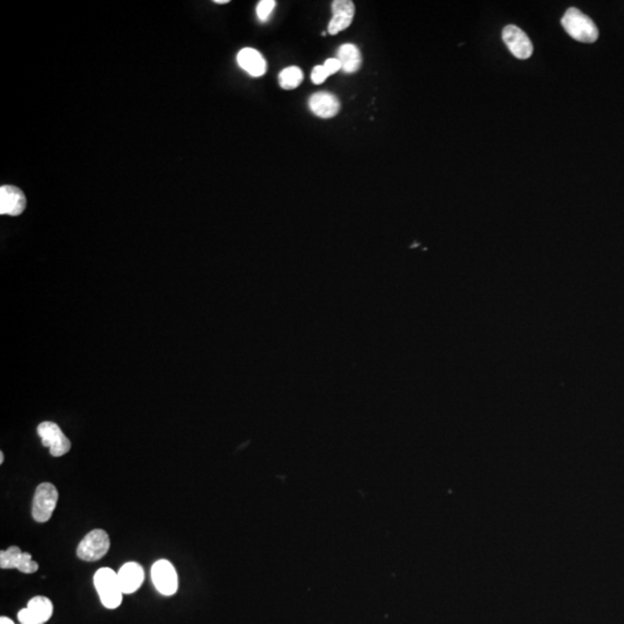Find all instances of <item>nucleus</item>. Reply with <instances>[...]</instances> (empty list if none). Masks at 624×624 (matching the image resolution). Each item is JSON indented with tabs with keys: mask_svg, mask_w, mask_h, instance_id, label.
I'll list each match as a JSON object with an SVG mask.
<instances>
[{
	"mask_svg": "<svg viewBox=\"0 0 624 624\" xmlns=\"http://www.w3.org/2000/svg\"><path fill=\"white\" fill-rule=\"evenodd\" d=\"M338 59L341 64V70L348 74L359 71L362 65L360 50L354 44H343L338 50Z\"/></svg>",
	"mask_w": 624,
	"mask_h": 624,
	"instance_id": "13",
	"label": "nucleus"
},
{
	"mask_svg": "<svg viewBox=\"0 0 624 624\" xmlns=\"http://www.w3.org/2000/svg\"><path fill=\"white\" fill-rule=\"evenodd\" d=\"M328 77L330 75L328 74V72H326L323 65L314 66L312 73H311V80H312L314 85H321Z\"/></svg>",
	"mask_w": 624,
	"mask_h": 624,
	"instance_id": "19",
	"label": "nucleus"
},
{
	"mask_svg": "<svg viewBox=\"0 0 624 624\" xmlns=\"http://www.w3.org/2000/svg\"><path fill=\"white\" fill-rule=\"evenodd\" d=\"M110 548V539L107 532L103 530H93L85 535L81 543H79L77 555L85 562H95L105 556Z\"/></svg>",
	"mask_w": 624,
	"mask_h": 624,
	"instance_id": "4",
	"label": "nucleus"
},
{
	"mask_svg": "<svg viewBox=\"0 0 624 624\" xmlns=\"http://www.w3.org/2000/svg\"><path fill=\"white\" fill-rule=\"evenodd\" d=\"M58 490L50 482H43L36 488L32 501V518L37 523L50 521L58 502Z\"/></svg>",
	"mask_w": 624,
	"mask_h": 624,
	"instance_id": "3",
	"label": "nucleus"
},
{
	"mask_svg": "<svg viewBox=\"0 0 624 624\" xmlns=\"http://www.w3.org/2000/svg\"><path fill=\"white\" fill-rule=\"evenodd\" d=\"M94 584L101 603L105 608L116 610L121 606L124 593L121 591L117 572L110 567H101L94 576Z\"/></svg>",
	"mask_w": 624,
	"mask_h": 624,
	"instance_id": "2",
	"label": "nucleus"
},
{
	"mask_svg": "<svg viewBox=\"0 0 624 624\" xmlns=\"http://www.w3.org/2000/svg\"><path fill=\"white\" fill-rule=\"evenodd\" d=\"M502 39L507 44L511 54L521 61L528 59L533 54V44L531 39L519 27L507 25L502 32Z\"/></svg>",
	"mask_w": 624,
	"mask_h": 624,
	"instance_id": "7",
	"label": "nucleus"
},
{
	"mask_svg": "<svg viewBox=\"0 0 624 624\" xmlns=\"http://www.w3.org/2000/svg\"><path fill=\"white\" fill-rule=\"evenodd\" d=\"M275 0H261L257 6V15L261 21H266L275 8Z\"/></svg>",
	"mask_w": 624,
	"mask_h": 624,
	"instance_id": "18",
	"label": "nucleus"
},
{
	"mask_svg": "<svg viewBox=\"0 0 624 624\" xmlns=\"http://www.w3.org/2000/svg\"><path fill=\"white\" fill-rule=\"evenodd\" d=\"M121 591L124 594H132L140 589L145 579V572L139 563L128 562L117 572Z\"/></svg>",
	"mask_w": 624,
	"mask_h": 624,
	"instance_id": "10",
	"label": "nucleus"
},
{
	"mask_svg": "<svg viewBox=\"0 0 624 624\" xmlns=\"http://www.w3.org/2000/svg\"><path fill=\"white\" fill-rule=\"evenodd\" d=\"M154 586L163 596H174L179 589V576L172 562L157 561L152 567Z\"/></svg>",
	"mask_w": 624,
	"mask_h": 624,
	"instance_id": "6",
	"label": "nucleus"
},
{
	"mask_svg": "<svg viewBox=\"0 0 624 624\" xmlns=\"http://www.w3.org/2000/svg\"><path fill=\"white\" fill-rule=\"evenodd\" d=\"M18 570L23 574H34L39 570V564L32 561L30 554L23 553L18 565Z\"/></svg>",
	"mask_w": 624,
	"mask_h": 624,
	"instance_id": "17",
	"label": "nucleus"
},
{
	"mask_svg": "<svg viewBox=\"0 0 624 624\" xmlns=\"http://www.w3.org/2000/svg\"><path fill=\"white\" fill-rule=\"evenodd\" d=\"M561 22L565 32L581 43H594L599 37L596 23L577 8H569Z\"/></svg>",
	"mask_w": 624,
	"mask_h": 624,
	"instance_id": "1",
	"label": "nucleus"
},
{
	"mask_svg": "<svg viewBox=\"0 0 624 624\" xmlns=\"http://www.w3.org/2000/svg\"><path fill=\"white\" fill-rule=\"evenodd\" d=\"M22 552L19 547L12 546L8 550L0 552V567L1 569H18L22 557Z\"/></svg>",
	"mask_w": 624,
	"mask_h": 624,
	"instance_id": "16",
	"label": "nucleus"
},
{
	"mask_svg": "<svg viewBox=\"0 0 624 624\" xmlns=\"http://www.w3.org/2000/svg\"><path fill=\"white\" fill-rule=\"evenodd\" d=\"M27 608L42 624L50 620L54 614V605L50 599H48L47 596H34L32 599L29 600Z\"/></svg>",
	"mask_w": 624,
	"mask_h": 624,
	"instance_id": "14",
	"label": "nucleus"
},
{
	"mask_svg": "<svg viewBox=\"0 0 624 624\" xmlns=\"http://www.w3.org/2000/svg\"><path fill=\"white\" fill-rule=\"evenodd\" d=\"M37 434L46 447L49 449L52 456H61L71 450V441L61 432L59 425L54 422H42L37 427Z\"/></svg>",
	"mask_w": 624,
	"mask_h": 624,
	"instance_id": "5",
	"label": "nucleus"
},
{
	"mask_svg": "<svg viewBox=\"0 0 624 624\" xmlns=\"http://www.w3.org/2000/svg\"><path fill=\"white\" fill-rule=\"evenodd\" d=\"M303 72L297 66L285 68L279 74V83L283 90H295L303 81Z\"/></svg>",
	"mask_w": 624,
	"mask_h": 624,
	"instance_id": "15",
	"label": "nucleus"
},
{
	"mask_svg": "<svg viewBox=\"0 0 624 624\" xmlns=\"http://www.w3.org/2000/svg\"><path fill=\"white\" fill-rule=\"evenodd\" d=\"M18 618L21 624H42L32 615V612L27 607L19 612Z\"/></svg>",
	"mask_w": 624,
	"mask_h": 624,
	"instance_id": "20",
	"label": "nucleus"
},
{
	"mask_svg": "<svg viewBox=\"0 0 624 624\" xmlns=\"http://www.w3.org/2000/svg\"><path fill=\"white\" fill-rule=\"evenodd\" d=\"M215 4H228L229 0H215Z\"/></svg>",
	"mask_w": 624,
	"mask_h": 624,
	"instance_id": "23",
	"label": "nucleus"
},
{
	"mask_svg": "<svg viewBox=\"0 0 624 624\" xmlns=\"http://www.w3.org/2000/svg\"><path fill=\"white\" fill-rule=\"evenodd\" d=\"M323 66H324L325 70L328 72V75L334 74V73H336V72H339L340 70H341V64H340L338 58L328 59V61H325Z\"/></svg>",
	"mask_w": 624,
	"mask_h": 624,
	"instance_id": "21",
	"label": "nucleus"
},
{
	"mask_svg": "<svg viewBox=\"0 0 624 624\" xmlns=\"http://www.w3.org/2000/svg\"><path fill=\"white\" fill-rule=\"evenodd\" d=\"M4 463V452H0V464Z\"/></svg>",
	"mask_w": 624,
	"mask_h": 624,
	"instance_id": "24",
	"label": "nucleus"
},
{
	"mask_svg": "<svg viewBox=\"0 0 624 624\" xmlns=\"http://www.w3.org/2000/svg\"><path fill=\"white\" fill-rule=\"evenodd\" d=\"M27 200L25 193L13 185L0 188V214L18 217L26 210Z\"/></svg>",
	"mask_w": 624,
	"mask_h": 624,
	"instance_id": "8",
	"label": "nucleus"
},
{
	"mask_svg": "<svg viewBox=\"0 0 624 624\" xmlns=\"http://www.w3.org/2000/svg\"><path fill=\"white\" fill-rule=\"evenodd\" d=\"M0 624H15L11 618H8V617H0Z\"/></svg>",
	"mask_w": 624,
	"mask_h": 624,
	"instance_id": "22",
	"label": "nucleus"
},
{
	"mask_svg": "<svg viewBox=\"0 0 624 624\" xmlns=\"http://www.w3.org/2000/svg\"><path fill=\"white\" fill-rule=\"evenodd\" d=\"M309 108L317 117H334L340 111V102L333 94L318 92L309 99Z\"/></svg>",
	"mask_w": 624,
	"mask_h": 624,
	"instance_id": "11",
	"label": "nucleus"
},
{
	"mask_svg": "<svg viewBox=\"0 0 624 624\" xmlns=\"http://www.w3.org/2000/svg\"><path fill=\"white\" fill-rule=\"evenodd\" d=\"M332 11L333 18L328 23V32L330 35H336L352 25L355 5L350 0H336L332 3Z\"/></svg>",
	"mask_w": 624,
	"mask_h": 624,
	"instance_id": "9",
	"label": "nucleus"
},
{
	"mask_svg": "<svg viewBox=\"0 0 624 624\" xmlns=\"http://www.w3.org/2000/svg\"><path fill=\"white\" fill-rule=\"evenodd\" d=\"M237 63L244 71L254 78L264 75L268 71V63L265 58L261 56L259 51L252 48H245L239 51L237 54Z\"/></svg>",
	"mask_w": 624,
	"mask_h": 624,
	"instance_id": "12",
	"label": "nucleus"
}]
</instances>
